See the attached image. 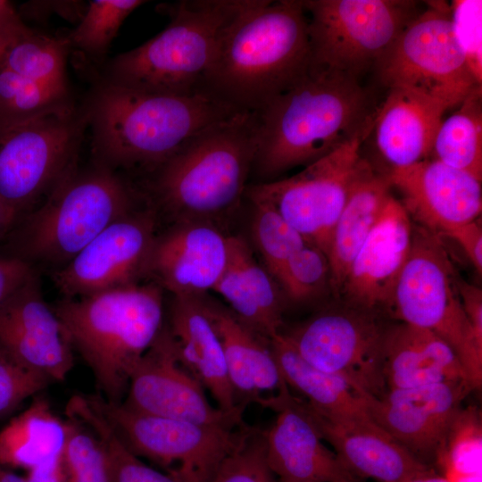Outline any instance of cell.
Returning a JSON list of instances; mask_svg holds the SVG:
<instances>
[{
	"label": "cell",
	"mask_w": 482,
	"mask_h": 482,
	"mask_svg": "<svg viewBox=\"0 0 482 482\" xmlns=\"http://www.w3.org/2000/svg\"><path fill=\"white\" fill-rule=\"evenodd\" d=\"M66 414L87 424L102 440L107 452L112 482H182L143 462L129 451L118 435L83 395H74Z\"/></svg>",
	"instance_id": "34"
},
{
	"label": "cell",
	"mask_w": 482,
	"mask_h": 482,
	"mask_svg": "<svg viewBox=\"0 0 482 482\" xmlns=\"http://www.w3.org/2000/svg\"><path fill=\"white\" fill-rule=\"evenodd\" d=\"M386 326L379 313L341 303L281 333L312 366L344 378L360 395L378 397L386 391L383 377Z\"/></svg>",
	"instance_id": "14"
},
{
	"label": "cell",
	"mask_w": 482,
	"mask_h": 482,
	"mask_svg": "<svg viewBox=\"0 0 482 482\" xmlns=\"http://www.w3.org/2000/svg\"><path fill=\"white\" fill-rule=\"evenodd\" d=\"M365 131L295 175L246 188L249 199L271 204L308 242L326 253L335 224L357 179L370 165L361 146Z\"/></svg>",
	"instance_id": "13"
},
{
	"label": "cell",
	"mask_w": 482,
	"mask_h": 482,
	"mask_svg": "<svg viewBox=\"0 0 482 482\" xmlns=\"http://www.w3.org/2000/svg\"><path fill=\"white\" fill-rule=\"evenodd\" d=\"M392 185L387 174L370 165L354 182L332 230L327 255L330 266V291L338 299L348 270L376 224Z\"/></svg>",
	"instance_id": "29"
},
{
	"label": "cell",
	"mask_w": 482,
	"mask_h": 482,
	"mask_svg": "<svg viewBox=\"0 0 482 482\" xmlns=\"http://www.w3.org/2000/svg\"><path fill=\"white\" fill-rule=\"evenodd\" d=\"M473 391L466 381H446L361 395L369 417L420 462L436 463L449 430Z\"/></svg>",
	"instance_id": "17"
},
{
	"label": "cell",
	"mask_w": 482,
	"mask_h": 482,
	"mask_svg": "<svg viewBox=\"0 0 482 482\" xmlns=\"http://www.w3.org/2000/svg\"><path fill=\"white\" fill-rule=\"evenodd\" d=\"M142 0H92L78 27L67 37L74 47L92 57L106 53L126 18Z\"/></svg>",
	"instance_id": "37"
},
{
	"label": "cell",
	"mask_w": 482,
	"mask_h": 482,
	"mask_svg": "<svg viewBox=\"0 0 482 482\" xmlns=\"http://www.w3.org/2000/svg\"><path fill=\"white\" fill-rule=\"evenodd\" d=\"M446 110L417 94L389 89L386 100L378 108L372 132L377 148L391 170L428 159Z\"/></svg>",
	"instance_id": "28"
},
{
	"label": "cell",
	"mask_w": 482,
	"mask_h": 482,
	"mask_svg": "<svg viewBox=\"0 0 482 482\" xmlns=\"http://www.w3.org/2000/svg\"><path fill=\"white\" fill-rule=\"evenodd\" d=\"M62 453L67 482H112L107 452L99 436L78 418L67 415Z\"/></svg>",
	"instance_id": "38"
},
{
	"label": "cell",
	"mask_w": 482,
	"mask_h": 482,
	"mask_svg": "<svg viewBox=\"0 0 482 482\" xmlns=\"http://www.w3.org/2000/svg\"><path fill=\"white\" fill-rule=\"evenodd\" d=\"M253 204L252 238L265 269L274 278L308 241L270 204L250 199Z\"/></svg>",
	"instance_id": "36"
},
{
	"label": "cell",
	"mask_w": 482,
	"mask_h": 482,
	"mask_svg": "<svg viewBox=\"0 0 482 482\" xmlns=\"http://www.w3.org/2000/svg\"><path fill=\"white\" fill-rule=\"evenodd\" d=\"M270 344L285 383L301 394L309 406L333 415L369 417L362 396L346 379L309 364L281 331Z\"/></svg>",
	"instance_id": "30"
},
{
	"label": "cell",
	"mask_w": 482,
	"mask_h": 482,
	"mask_svg": "<svg viewBox=\"0 0 482 482\" xmlns=\"http://www.w3.org/2000/svg\"><path fill=\"white\" fill-rule=\"evenodd\" d=\"M27 482H67L62 453L29 470Z\"/></svg>",
	"instance_id": "47"
},
{
	"label": "cell",
	"mask_w": 482,
	"mask_h": 482,
	"mask_svg": "<svg viewBox=\"0 0 482 482\" xmlns=\"http://www.w3.org/2000/svg\"><path fill=\"white\" fill-rule=\"evenodd\" d=\"M461 304L477 340L482 344V291L458 277Z\"/></svg>",
	"instance_id": "46"
},
{
	"label": "cell",
	"mask_w": 482,
	"mask_h": 482,
	"mask_svg": "<svg viewBox=\"0 0 482 482\" xmlns=\"http://www.w3.org/2000/svg\"><path fill=\"white\" fill-rule=\"evenodd\" d=\"M205 389L179 359L163 327L129 378L123 404L147 414L204 425L239 427L245 408L225 411L213 406Z\"/></svg>",
	"instance_id": "16"
},
{
	"label": "cell",
	"mask_w": 482,
	"mask_h": 482,
	"mask_svg": "<svg viewBox=\"0 0 482 482\" xmlns=\"http://www.w3.org/2000/svg\"><path fill=\"white\" fill-rule=\"evenodd\" d=\"M311 67L360 79L420 13L409 0H303Z\"/></svg>",
	"instance_id": "10"
},
{
	"label": "cell",
	"mask_w": 482,
	"mask_h": 482,
	"mask_svg": "<svg viewBox=\"0 0 482 482\" xmlns=\"http://www.w3.org/2000/svg\"><path fill=\"white\" fill-rule=\"evenodd\" d=\"M67 434L66 420L36 398L0 431V464L29 470L61 454Z\"/></svg>",
	"instance_id": "31"
},
{
	"label": "cell",
	"mask_w": 482,
	"mask_h": 482,
	"mask_svg": "<svg viewBox=\"0 0 482 482\" xmlns=\"http://www.w3.org/2000/svg\"><path fill=\"white\" fill-rule=\"evenodd\" d=\"M206 312L220 339L227 371L238 405L246 406L267 391L287 385L263 337L229 307L204 295Z\"/></svg>",
	"instance_id": "26"
},
{
	"label": "cell",
	"mask_w": 482,
	"mask_h": 482,
	"mask_svg": "<svg viewBox=\"0 0 482 482\" xmlns=\"http://www.w3.org/2000/svg\"><path fill=\"white\" fill-rule=\"evenodd\" d=\"M87 126L72 102L0 129V198L18 220L76 167Z\"/></svg>",
	"instance_id": "9"
},
{
	"label": "cell",
	"mask_w": 482,
	"mask_h": 482,
	"mask_svg": "<svg viewBox=\"0 0 482 482\" xmlns=\"http://www.w3.org/2000/svg\"><path fill=\"white\" fill-rule=\"evenodd\" d=\"M0 346L52 381L71 371L73 347L53 307L45 301L36 273L0 309Z\"/></svg>",
	"instance_id": "20"
},
{
	"label": "cell",
	"mask_w": 482,
	"mask_h": 482,
	"mask_svg": "<svg viewBox=\"0 0 482 482\" xmlns=\"http://www.w3.org/2000/svg\"><path fill=\"white\" fill-rule=\"evenodd\" d=\"M387 176L410 218L428 231L443 236L481 213V181L436 159L390 170Z\"/></svg>",
	"instance_id": "21"
},
{
	"label": "cell",
	"mask_w": 482,
	"mask_h": 482,
	"mask_svg": "<svg viewBox=\"0 0 482 482\" xmlns=\"http://www.w3.org/2000/svg\"><path fill=\"white\" fill-rule=\"evenodd\" d=\"M229 239L212 222H177L155 237L146 275L173 296L204 295L226 268Z\"/></svg>",
	"instance_id": "22"
},
{
	"label": "cell",
	"mask_w": 482,
	"mask_h": 482,
	"mask_svg": "<svg viewBox=\"0 0 482 482\" xmlns=\"http://www.w3.org/2000/svg\"><path fill=\"white\" fill-rule=\"evenodd\" d=\"M305 405L322 439L333 447L341 464L360 479L402 482L432 468L412 456L370 417L333 415Z\"/></svg>",
	"instance_id": "23"
},
{
	"label": "cell",
	"mask_w": 482,
	"mask_h": 482,
	"mask_svg": "<svg viewBox=\"0 0 482 482\" xmlns=\"http://www.w3.org/2000/svg\"><path fill=\"white\" fill-rule=\"evenodd\" d=\"M285 295L294 303L315 299L330 290V266L327 253L308 242L287 262L275 278Z\"/></svg>",
	"instance_id": "40"
},
{
	"label": "cell",
	"mask_w": 482,
	"mask_h": 482,
	"mask_svg": "<svg viewBox=\"0 0 482 482\" xmlns=\"http://www.w3.org/2000/svg\"><path fill=\"white\" fill-rule=\"evenodd\" d=\"M24 27L21 18L15 20L0 19V58L8 42Z\"/></svg>",
	"instance_id": "48"
},
{
	"label": "cell",
	"mask_w": 482,
	"mask_h": 482,
	"mask_svg": "<svg viewBox=\"0 0 482 482\" xmlns=\"http://www.w3.org/2000/svg\"><path fill=\"white\" fill-rule=\"evenodd\" d=\"M86 398L129 451L182 482H208L247 426L199 424L137 411L100 395Z\"/></svg>",
	"instance_id": "12"
},
{
	"label": "cell",
	"mask_w": 482,
	"mask_h": 482,
	"mask_svg": "<svg viewBox=\"0 0 482 482\" xmlns=\"http://www.w3.org/2000/svg\"><path fill=\"white\" fill-rule=\"evenodd\" d=\"M482 445L481 415L477 407H468L459 411L436 464L446 470L448 479L478 476Z\"/></svg>",
	"instance_id": "39"
},
{
	"label": "cell",
	"mask_w": 482,
	"mask_h": 482,
	"mask_svg": "<svg viewBox=\"0 0 482 482\" xmlns=\"http://www.w3.org/2000/svg\"><path fill=\"white\" fill-rule=\"evenodd\" d=\"M37 273L34 266L9 254H0V309L8 298Z\"/></svg>",
	"instance_id": "44"
},
{
	"label": "cell",
	"mask_w": 482,
	"mask_h": 482,
	"mask_svg": "<svg viewBox=\"0 0 482 482\" xmlns=\"http://www.w3.org/2000/svg\"><path fill=\"white\" fill-rule=\"evenodd\" d=\"M246 241L229 236L226 268L213 290L246 325L267 339L282 330L284 299Z\"/></svg>",
	"instance_id": "27"
},
{
	"label": "cell",
	"mask_w": 482,
	"mask_h": 482,
	"mask_svg": "<svg viewBox=\"0 0 482 482\" xmlns=\"http://www.w3.org/2000/svg\"><path fill=\"white\" fill-rule=\"evenodd\" d=\"M17 221V216L0 198V240H5Z\"/></svg>",
	"instance_id": "49"
},
{
	"label": "cell",
	"mask_w": 482,
	"mask_h": 482,
	"mask_svg": "<svg viewBox=\"0 0 482 482\" xmlns=\"http://www.w3.org/2000/svg\"><path fill=\"white\" fill-rule=\"evenodd\" d=\"M311 67L303 0H251L222 36L203 90L259 112Z\"/></svg>",
	"instance_id": "3"
},
{
	"label": "cell",
	"mask_w": 482,
	"mask_h": 482,
	"mask_svg": "<svg viewBox=\"0 0 482 482\" xmlns=\"http://www.w3.org/2000/svg\"><path fill=\"white\" fill-rule=\"evenodd\" d=\"M84 108L96 163L149 172L195 136L241 111L206 91L150 94L105 79Z\"/></svg>",
	"instance_id": "2"
},
{
	"label": "cell",
	"mask_w": 482,
	"mask_h": 482,
	"mask_svg": "<svg viewBox=\"0 0 482 482\" xmlns=\"http://www.w3.org/2000/svg\"><path fill=\"white\" fill-rule=\"evenodd\" d=\"M167 328L181 363L210 393L216 406L225 411L245 408L237 403L222 345L204 295L173 296Z\"/></svg>",
	"instance_id": "24"
},
{
	"label": "cell",
	"mask_w": 482,
	"mask_h": 482,
	"mask_svg": "<svg viewBox=\"0 0 482 482\" xmlns=\"http://www.w3.org/2000/svg\"><path fill=\"white\" fill-rule=\"evenodd\" d=\"M378 107L358 79L310 67L258 114L253 170L264 179L306 166L373 129Z\"/></svg>",
	"instance_id": "1"
},
{
	"label": "cell",
	"mask_w": 482,
	"mask_h": 482,
	"mask_svg": "<svg viewBox=\"0 0 482 482\" xmlns=\"http://www.w3.org/2000/svg\"><path fill=\"white\" fill-rule=\"evenodd\" d=\"M51 382L48 377L23 365L0 346V417Z\"/></svg>",
	"instance_id": "42"
},
{
	"label": "cell",
	"mask_w": 482,
	"mask_h": 482,
	"mask_svg": "<svg viewBox=\"0 0 482 482\" xmlns=\"http://www.w3.org/2000/svg\"><path fill=\"white\" fill-rule=\"evenodd\" d=\"M73 349L91 369L102 396L120 403L136 365L163 328V297L155 283L131 284L53 306Z\"/></svg>",
	"instance_id": "5"
},
{
	"label": "cell",
	"mask_w": 482,
	"mask_h": 482,
	"mask_svg": "<svg viewBox=\"0 0 482 482\" xmlns=\"http://www.w3.org/2000/svg\"><path fill=\"white\" fill-rule=\"evenodd\" d=\"M443 236L453 239L476 269L482 272V229L478 220L458 226Z\"/></svg>",
	"instance_id": "45"
},
{
	"label": "cell",
	"mask_w": 482,
	"mask_h": 482,
	"mask_svg": "<svg viewBox=\"0 0 482 482\" xmlns=\"http://www.w3.org/2000/svg\"><path fill=\"white\" fill-rule=\"evenodd\" d=\"M383 377L386 390L446 381L470 383L459 358L446 342L428 329L400 321L387 325L385 331Z\"/></svg>",
	"instance_id": "25"
},
{
	"label": "cell",
	"mask_w": 482,
	"mask_h": 482,
	"mask_svg": "<svg viewBox=\"0 0 482 482\" xmlns=\"http://www.w3.org/2000/svg\"><path fill=\"white\" fill-rule=\"evenodd\" d=\"M255 403L276 414L263 436L268 465L279 482H362L325 445L304 401L287 385Z\"/></svg>",
	"instance_id": "18"
},
{
	"label": "cell",
	"mask_w": 482,
	"mask_h": 482,
	"mask_svg": "<svg viewBox=\"0 0 482 482\" xmlns=\"http://www.w3.org/2000/svg\"><path fill=\"white\" fill-rule=\"evenodd\" d=\"M441 236L413 228L411 249L397 280L390 315L428 329L456 353L473 388L482 385V344L460 298L458 277Z\"/></svg>",
	"instance_id": "8"
},
{
	"label": "cell",
	"mask_w": 482,
	"mask_h": 482,
	"mask_svg": "<svg viewBox=\"0 0 482 482\" xmlns=\"http://www.w3.org/2000/svg\"><path fill=\"white\" fill-rule=\"evenodd\" d=\"M134 194L115 170L75 167L5 238L6 254L34 263H68L100 232L133 212Z\"/></svg>",
	"instance_id": "6"
},
{
	"label": "cell",
	"mask_w": 482,
	"mask_h": 482,
	"mask_svg": "<svg viewBox=\"0 0 482 482\" xmlns=\"http://www.w3.org/2000/svg\"><path fill=\"white\" fill-rule=\"evenodd\" d=\"M375 68L388 89L417 94L447 110L481 87L455 37L452 6L442 1L428 2Z\"/></svg>",
	"instance_id": "11"
},
{
	"label": "cell",
	"mask_w": 482,
	"mask_h": 482,
	"mask_svg": "<svg viewBox=\"0 0 482 482\" xmlns=\"http://www.w3.org/2000/svg\"><path fill=\"white\" fill-rule=\"evenodd\" d=\"M71 102L69 95L19 75L0 62V129Z\"/></svg>",
	"instance_id": "35"
},
{
	"label": "cell",
	"mask_w": 482,
	"mask_h": 482,
	"mask_svg": "<svg viewBox=\"0 0 482 482\" xmlns=\"http://www.w3.org/2000/svg\"><path fill=\"white\" fill-rule=\"evenodd\" d=\"M251 0H188L173 4L166 28L114 57L104 79L150 94L188 96L204 77L228 27Z\"/></svg>",
	"instance_id": "7"
},
{
	"label": "cell",
	"mask_w": 482,
	"mask_h": 482,
	"mask_svg": "<svg viewBox=\"0 0 482 482\" xmlns=\"http://www.w3.org/2000/svg\"><path fill=\"white\" fill-rule=\"evenodd\" d=\"M68 37H51L25 26L6 45L0 62L21 76L69 95Z\"/></svg>",
	"instance_id": "32"
},
{
	"label": "cell",
	"mask_w": 482,
	"mask_h": 482,
	"mask_svg": "<svg viewBox=\"0 0 482 482\" xmlns=\"http://www.w3.org/2000/svg\"><path fill=\"white\" fill-rule=\"evenodd\" d=\"M257 138V112L239 111L211 126L151 172L154 199L177 222L226 216L246 192Z\"/></svg>",
	"instance_id": "4"
},
{
	"label": "cell",
	"mask_w": 482,
	"mask_h": 482,
	"mask_svg": "<svg viewBox=\"0 0 482 482\" xmlns=\"http://www.w3.org/2000/svg\"><path fill=\"white\" fill-rule=\"evenodd\" d=\"M412 229L403 205L391 195L348 270L338 298L341 303L390 314L394 291L411 249Z\"/></svg>",
	"instance_id": "19"
},
{
	"label": "cell",
	"mask_w": 482,
	"mask_h": 482,
	"mask_svg": "<svg viewBox=\"0 0 482 482\" xmlns=\"http://www.w3.org/2000/svg\"><path fill=\"white\" fill-rule=\"evenodd\" d=\"M208 482H279L266 460L263 430L247 425L237 446Z\"/></svg>",
	"instance_id": "41"
},
{
	"label": "cell",
	"mask_w": 482,
	"mask_h": 482,
	"mask_svg": "<svg viewBox=\"0 0 482 482\" xmlns=\"http://www.w3.org/2000/svg\"><path fill=\"white\" fill-rule=\"evenodd\" d=\"M481 87H476L460 109L442 120L436 133L431 154L436 160L482 179Z\"/></svg>",
	"instance_id": "33"
},
{
	"label": "cell",
	"mask_w": 482,
	"mask_h": 482,
	"mask_svg": "<svg viewBox=\"0 0 482 482\" xmlns=\"http://www.w3.org/2000/svg\"><path fill=\"white\" fill-rule=\"evenodd\" d=\"M0 482H27V480L24 478L4 470L0 464Z\"/></svg>",
	"instance_id": "51"
},
{
	"label": "cell",
	"mask_w": 482,
	"mask_h": 482,
	"mask_svg": "<svg viewBox=\"0 0 482 482\" xmlns=\"http://www.w3.org/2000/svg\"><path fill=\"white\" fill-rule=\"evenodd\" d=\"M452 21L455 37L467 63L478 80L482 81L481 0L453 1Z\"/></svg>",
	"instance_id": "43"
},
{
	"label": "cell",
	"mask_w": 482,
	"mask_h": 482,
	"mask_svg": "<svg viewBox=\"0 0 482 482\" xmlns=\"http://www.w3.org/2000/svg\"><path fill=\"white\" fill-rule=\"evenodd\" d=\"M402 482H451L445 475H441L433 468L414 475Z\"/></svg>",
	"instance_id": "50"
},
{
	"label": "cell",
	"mask_w": 482,
	"mask_h": 482,
	"mask_svg": "<svg viewBox=\"0 0 482 482\" xmlns=\"http://www.w3.org/2000/svg\"><path fill=\"white\" fill-rule=\"evenodd\" d=\"M153 210L116 220L64 266L53 272L64 298L84 296L138 283L146 275L155 240Z\"/></svg>",
	"instance_id": "15"
}]
</instances>
